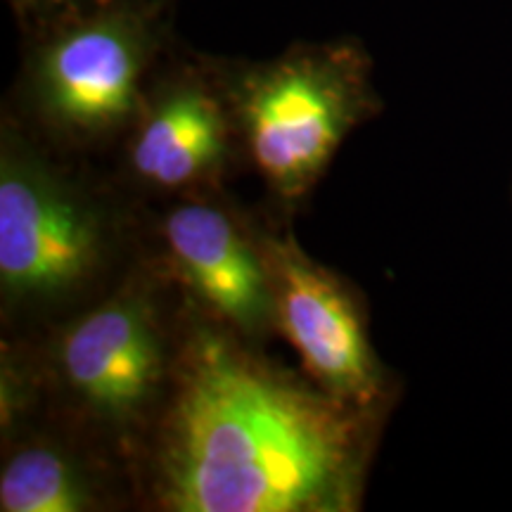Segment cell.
Returning <instances> with one entry per match:
<instances>
[{
    "label": "cell",
    "mask_w": 512,
    "mask_h": 512,
    "mask_svg": "<svg viewBox=\"0 0 512 512\" xmlns=\"http://www.w3.org/2000/svg\"><path fill=\"white\" fill-rule=\"evenodd\" d=\"M347 403L195 337L164 434L162 496L178 512H337L358 486Z\"/></svg>",
    "instance_id": "1"
},
{
    "label": "cell",
    "mask_w": 512,
    "mask_h": 512,
    "mask_svg": "<svg viewBox=\"0 0 512 512\" xmlns=\"http://www.w3.org/2000/svg\"><path fill=\"white\" fill-rule=\"evenodd\" d=\"M361 114V95L335 62L290 60L256 74L240 98L247 147L283 197L316 183Z\"/></svg>",
    "instance_id": "2"
},
{
    "label": "cell",
    "mask_w": 512,
    "mask_h": 512,
    "mask_svg": "<svg viewBox=\"0 0 512 512\" xmlns=\"http://www.w3.org/2000/svg\"><path fill=\"white\" fill-rule=\"evenodd\" d=\"M95 211L38 159L5 145L0 164V283L15 299H53L95 271Z\"/></svg>",
    "instance_id": "3"
},
{
    "label": "cell",
    "mask_w": 512,
    "mask_h": 512,
    "mask_svg": "<svg viewBox=\"0 0 512 512\" xmlns=\"http://www.w3.org/2000/svg\"><path fill=\"white\" fill-rule=\"evenodd\" d=\"M273 318L320 387L347 406L368 408L380 394V370L349 294L294 242L268 240Z\"/></svg>",
    "instance_id": "4"
},
{
    "label": "cell",
    "mask_w": 512,
    "mask_h": 512,
    "mask_svg": "<svg viewBox=\"0 0 512 512\" xmlns=\"http://www.w3.org/2000/svg\"><path fill=\"white\" fill-rule=\"evenodd\" d=\"M62 370L93 411L112 420L138 413L162 373V347L152 311L140 297H117L69 328Z\"/></svg>",
    "instance_id": "5"
},
{
    "label": "cell",
    "mask_w": 512,
    "mask_h": 512,
    "mask_svg": "<svg viewBox=\"0 0 512 512\" xmlns=\"http://www.w3.org/2000/svg\"><path fill=\"white\" fill-rule=\"evenodd\" d=\"M140 62V43L124 22L102 19L69 31L38 69L43 110L72 131H107L136 105Z\"/></svg>",
    "instance_id": "6"
},
{
    "label": "cell",
    "mask_w": 512,
    "mask_h": 512,
    "mask_svg": "<svg viewBox=\"0 0 512 512\" xmlns=\"http://www.w3.org/2000/svg\"><path fill=\"white\" fill-rule=\"evenodd\" d=\"M166 242L192 292L233 328L256 335L273 318V292L259 254L219 209L190 204L166 219Z\"/></svg>",
    "instance_id": "7"
},
{
    "label": "cell",
    "mask_w": 512,
    "mask_h": 512,
    "mask_svg": "<svg viewBox=\"0 0 512 512\" xmlns=\"http://www.w3.org/2000/svg\"><path fill=\"white\" fill-rule=\"evenodd\" d=\"M226 155V124L207 93L181 88L152 110L133 140V166L145 181L181 188L216 169Z\"/></svg>",
    "instance_id": "8"
},
{
    "label": "cell",
    "mask_w": 512,
    "mask_h": 512,
    "mask_svg": "<svg viewBox=\"0 0 512 512\" xmlns=\"http://www.w3.org/2000/svg\"><path fill=\"white\" fill-rule=\"evenodd\" d=\"M91 505L86 477L55 448H27L12 456L0 477L3 512H79Z\"/></svg>",
    "instance_id": "9"
},
{
    "label": "cell",
    "mask_w": 512,
    "mask_h": 512,
    "mask_svg": "<svg viewBox=\"0 0 512 512\" xmlns=\"http://www.w3.org/2000/svg\"><path fill=\"white\" fill-rule=\"evenodd\" d=\"M24 3H53V0H24Z\"/></svg>",
    "instance_id": "10"
}]
</instances>
